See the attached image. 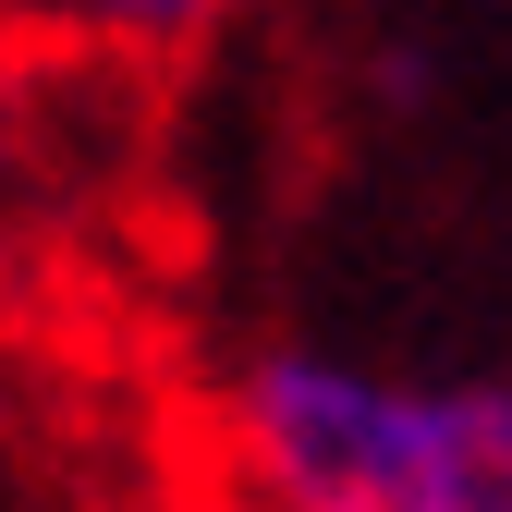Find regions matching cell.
<instances>
[{
    "instance_id": "3",
    "label": "cell",
    "mask_w": 512,
    "mask_h": 512,
    "mask_svg": "<svg viewBox=\"0 0 512 512\" xmlns=\"http://www.w3.org/2000/svg\"><path fill=\"white\" fill-rule=\"evenodd\" d=\"M208 512H244V500H220V488H208Z\"/></svg>"
},
{
    "instance_id": "1",
    "label": "cell",
    "mask_w": 512,
    "mask_h": 512,
    "mask_svg": "<svg viewBox=\"0 0 512 512\" xmlns=\"http://www.w3.org/2000/svg\"><path fill=\"white\" fill-rule=\"evenodd\" d=\"M208 476L244 512H512V366L244 342L208 391Z\"/></svg>"
},
{
    "instance_id": "2",
    "label": "cell",
    "mask_w": 512,
    "mask_h": 512,
    "mask_svg": "<svg viewBox=\"0 0 512 512\" xmlns=\"http://www.w3.org/2000/svg\"><path fill=\"white\" fill-rule=\"evenodd\" d=\"M13 25H37L49 49H86V61H183L196 37H220L244 0H0Z\"/></svg>"
}]
</instances>
